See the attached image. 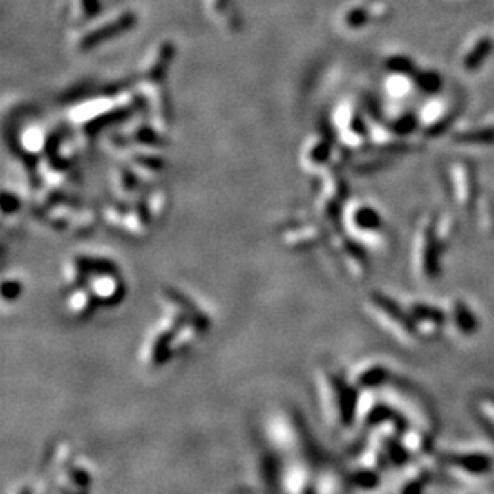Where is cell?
Here are the masks:
<instances>
[{
	"mask_svg": "<svg viewBox=\"0 0 494 494\" xmlns=\"http://www.w3.org/2000/svg\"><path fill=\"white\" fill-rule=\"evenodd\" d=\"M441 238L437 227V220L427 218L421 226L417 238V267L422 278L435 280L440 275Z\"/></svg>",
	"mask_w": 494,
	"mask_h": 494,
	"instance_id": "1",
	"label": "cell"
},
{
	"mask_svg": "<svg viewBox=\"0 0 494 494\" xmlns=\"http://www.w3.org/2000/svg\"><path fill=\"white\" fill-rule=\"evenodd\" d=\"M370 304L376 312L379 314V317L386 320V323L400 336L401 339L415 341L419 336L417 331L416 320L411 317L410 310L405 312L395 301H392L389 296L381 293L370 294Z\"/></svg>",
	"mask_w": 494,
	"mask_h": 494,
	"instance_id": "2",
	"label": "cell"
},
{
	"mask_svg": "<svg viewBox=\"0 0 494 494\" xmlns=\"http://www.w3.org/2000/svg\"><path fill=\"white\" fill-rule=\"evenodd\" d=\"M446 464L462 471L471 475H483L488 473L493 467V461L490 456L482 455V453H453V455H445Z\"/></svg>",
	"mask_w": 494,
	"mask_h": 494,
	"instance_id": "3",
	"label": "cell"
},
{
	"mask_svg": "<svg viewBox=\"0 0 494 494\" xmlns=\"http://www.w3.org/2000/svg\"><path fill=\"white\" fill-rule=\"evenodd\" d=\"M457 203L464 210L466 215H472L475 210L478 191H477V176L472 165H464L461 171V178L456 181Z\"/></svg>",
	"mask_w": 494,
	"mask_h": 494,
	"instance_id": "4",
	"label": "cell"
},
{
	"mask_svg": "<svg viewBox=\"0 0 494 494\" xmlns=\"http://www.w3.org/2000/svg\"><path fill=\"white\" fill-rule=\"evenodd\" d=\"M451 320L461 334L472 336L477 333L478 322L475 314H472V310L467 307L464 301H455V304H453Z\"/></svg>",
	"mask_w": 494,
	"mask_h": 494,
	"instance_id": "5",
	"label": "cell"
},
{
	"mask_svg": "<svg viewBox=\"0 0 494 494\" xmlns=\"http://www.w3.org/2000/svg\"><path fill=\"white\" fill-rule=\"evenodd\" d=\"M410 314L411 317L416 320H421L422 323L432 325V327L439 328L443 327L446 323V314L443 312L441 309L434 307V305L429 304H411L410 305Z\"/></svg>",
	"mask_w": 494,
	"mask_h": 494,
	"instance_id": "6",
	"label": "cell"
},
{
	"mask_svg": "<svg viewBox=\"0 0 494 494\" xmlns=\"http://www.w3.org/2000/svg\"><path fill=\"white\" fill-rule=\"evenodd\" d=\"M494 50V40L491 37H483L475 44V47L471 50V53L466 56L464 68L467 70H475L485 63L488 56L493 53Z\"/></svg>",
	"mask_w": 494,
	"mask_h": 494,
	"instance_id": "7",
	"label": "cell"
},
{
	"mask_svg": "<svg viewBox=\"0 0 494 494\" xmlns=\"http://www.w3.org/2000/svg\"><path fill=\"white\" fill-rule=\"evenodd\" d=\"M354 224L361 231H379L383 227V218L378 215V211L371 207H359L354 213Z\"/></svg>",
	"mask_w": 494,
	"mask_h": 494,
	"instance_id": "8",
	"label": "cell"
},
{
	"mask_svg": "<svg viewBox=\"0 0 494 494\" xmlns=\"http://www.w3.org/2000/svg\"><path fill=\"white\" fill-rule=\"evenodd\" d=\"M389 378V371L384 368L383 365H373L370 368H366L357 378V383L363 389H370V387H378L386 383Z\"/></svg>",
	"mask_w": 494,
	"mask_h": 494,
	"instance_id": "9",
	"label": "cell"
},
{
	"mask_svg": "<svg viewBox=\"0 0 494 494\" xmlns=\"http://www.w3.org/2000/svg\"><path fill=\"white\" fill-rule=\"evenodd\" d=\"M455 141L461 142V144H493L494 129H480L457 133L455 136Z\"/></svg>",
	"mask_w": 494,
	"mask_h": 494,
	"instance_id": "10",
	"label": "cell"
},
{
	"mask_svg": "<svg viewBox=\"0 0 494 494\" xmlns=\"http://www.w3.org/2000/svg\"><path fill=\"white\" fill-rule=\"evenodd\" d=\"M386 68L394 74H403V75H416V64L412 63L406 56H392L386 63Z\"/></svg>",
	"mask_w": 494,
	"mask_h": 494,
	"instance_id": "11",
	"label": "cell"
},
{
	"mask_svg": "<svg viewBox=\"0 0 494 494\" xmlns=\"http://www.w3.org/2000/svg\"><path fill=\"white\" fill-rule=\"evenodd\" d=\"M384 455L390 462H394L397 466L405 464L408 461V451L405 446L399 445V441H394L390 439L384 440Z\"/></svg>",
	"mask_w": 494,
	"mask_h": 494,
	"instance_id": "12",
	"label": "cell"
},
{
	"mask_svg": "<svg viewBox=\"0 0 494 494\" xmlns=\"http://www.w3.org/2000/svg\"><path fill=\"white\" fill-rule=\"evenodd\" d=\"M415 80L416 85L426 93H435L441 88V79L437 73H417Z\"/></svg>",
	"mask_w": 494,
	"mask_h": 494,
	"instance_id": "13",
	"label": "cell"
},
{
	"mask_svg": "<svg viewBox=\"0 0 494 494\" xmlns=\"http://www.w3.org/2000/svg\"><path fill=\"white\" fill-rule=\"evenodd\" d=\"M416 126H417L416 115L415 114H405V115H401L394 125H392V130H394L397 135L403 136V135L412 133V131L416 130Z\"/></svg>",
	"mask_w": 494,
	"mask_h": 494,
	"instance_id": "14",
	"label": "cell"
},
{
	"mask_svg": "<svg viewBox=\"0 0 494 494\" xmlns=\"http://www.w3.org/2000/svg\"><path fill=\"white\" fill-rule=\"evenodd\" d=\"M429 482H430L429 472L422 471V472L417 473V475L410 478V480L406 482V485L401 488V491H403V493H419V491L424 490L426 485Z\"/></svg>",
	"mask_w": 494,
	"mask_h": 494,
	"instance_id": "15",
	"label": "cell"
},
{
	"mask_svg": "<svg viewBox=\"0 0 494 494\" xmlns=\"http://www.w3.org/2000/svg\"><path fill=\"white\" fill-rule=\"evenodd\" d=\"M483 405H485L488 412H490L491 416H494V397L493 395L485 397V399H483Z\"/></svg>",
	"mask_w": 494,
	"mask_h": 494,
	"instance_id": "16",
	"label": "cell"
}]
</instances>
